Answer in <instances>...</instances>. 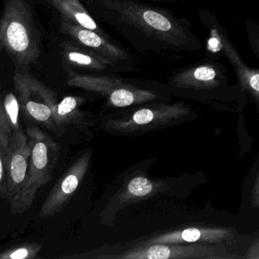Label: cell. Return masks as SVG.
<instances>
[{"instance_id": "6da1fadb", "label": "cell", "mask_w": 259, "mask_h": 259, "mask_svg": "<svg viewBox=\"0 0 259 259\" xmlns=\"http://www.w3.org/2000/svg\"><path fill=\"white\" fill-rule=\"evenodd\" d=\"M104 20L134 28L148 38L154 49L166 52H195L202 49L192 22L165 9L137 0H98Z\"/></svg>"}, {"instance_id": "7a4b0ae2", "label": "cell", "mask_w": 259, "mask_h": 259, "mask_svg": "<svg viewBox=\"0 0 259 259\" xmlns=\"http://www.w3.org/2000/svg\"><path fill=\"white\" fill-rule=\"evenodd\" d=\"M41 34L28 0H4L0 47L19 68L38 61Z\"/></svg>"}, {"instance_id": "3957f363", "label": "cell", "mask_w": 259, "mask_h": 259, "mask_svg": "<svg viewBox=\"0 0 259 259\" xmlns=\"http://www.w3.org/2000/svg\"><path fill=\"white\" fill-rule=\"evenodd\" d=\"M189 113L182 102L142 104L107 113L101 117L99 128L111 136L139 137L169 126Z\"/></svg>"}, {"instance_id": "277c9868", "label": "cell", "mask_w": 259, "mask_h": 259, "mask_svg": "<svg viewBox=\"0 0 259 259\" xmlns=\"http://www.w3.org/2000/svg\"><path fill=\"white\" fill-rule=\"evenodd\" d=\"M198 17L208 33V46L213 49V53L222 54L228 60L236 72L239 85L252 98L259 110V67L254 69L245 63L213 13L200 10ZM245 31L250 49L259 63V23L252 19H246Z\"/></svg>"}, {"instance_id": "5b68a950", "label": "cell", "mask_w": 259, "mask_h": 259, "mask_svg": "<svg viewBox=\"0 0 259 259\" xmlns=\"http://www.w3.org/2000/svg\"><path fill=\"white\" fill-rule=\"evenodd\" d=\"M25 133L31 148L29 168L23 188L10 203L13 214H21L31 208L39 190L52 180L61 154L60 144L37 125H28Z\"/></svg>"}, {"instance_id": "8992f818", "label": "cell", "mask_w": 259, "mask_h": 259, "mask_svg": "<svg viewBox=\"0 0 259 259\" xmlns=\"http://www.w3.org/2000/svg\"><path fill=\"white\" fill-rule=\"evenodd\" d=\"M67 84L104 97L108 110H122L142 104L159 102L165 89L139 87L119 78L81 75L69 71Z\"/></svg>"}, {"instance_id": "52a82bcc", "label": "cell", "mask_w": 259, "mask_h": 259, "mask_svg": "<svg viewBox=\"0 0 259 259\" xmlns=\"http://www.w3.org/2000/svg\"><path fill=\"white\" fill-rule=\"evenodd\" d=\"M15 90L21 111L30 122L52 132L56 136L63 133L57 126L55 112L58 104L55 92L33 76L25 67L19 68L13 76Z\"/></svg>"}, {"instance_id": "ba28073f", "label": "cell", "mask_w": 259, "mask_h": 259, "mask_svg": "<svg viewBox=\"0 0 259 259\" xmlns=\"http://www.w3.org/2000/svg\"><path fill=\"white\" fill-rule=\"evenodd\" d=\"M168 83L174 92L190 96H218L230 90L227 67L212 54L179 69L168 78Z\"/></svg>"}, {"instance_id": "9c48e42d", "label": "cell", "mask_w": 259, "mask_h": 259, "mask_svg": "<svg viewBox=\"0 0 259 259\" xmlns=\"http://www.w3.org/2000/svg\"><path fill=\"white\" fill-rule=\"evenodd\" d=\"M225 243H155L134 246L116 254L115 259H236Z\"/></svg>"}, {"instance_id": "30bf717a", "label": "cell", "mask_w": 259, "mask_h": 259, "mask_svg": "<svg viewBox=\"0 0 259 259\" xmlns=\"http://www.w3.org/2000/svg\"><path fill=\"white\" fill-rule=\"evenodd\" d=\"M168 189L162 180H151L142 171L137 170L125 180L120 189L110 198L101 213V222L111 225L115 217L122 209L153 198Z\"/></svg>"}, {"instance_id": "8fae6325", "label": "cell", "mask_w": 259, "mask_h": 259, "mask_svg": "<svg viewBox=\"0 0 259 259\" xmlns=\"http://www.w3.org/2000/svg\"><path fill=\"white\" fill-rule=\"evenodd\" d=\"M92 157V150L84 151L59 178L40 207V218H51L66 207L85 177Z\"/></svg>"}, {"instance_id": "7c38bea8", "label": "cell", "mask_w": 259, "mask_h": 259, "mask_svg": "<svg viewBox=\"0 0 259 259\" xmlns=\"http://www.w3.org/2000/svg\"><path fill=\"white\" fill-rule=\"evenodd\" d=\"M236 237V231L231 227L191 224L156 233L145 240L142 245L155 243H231Z\"/></svg>"}, {"instance_id": "4fadbf2b", "label": "cell", "mask_w": 259, "mask_h": 259, "mask_svg": "<svg viewBox=\"0 0 259 259\" xmlns=\"http://www.w3.org/2000/svg\"><path fill=\"white\" fill-rule=\"evenodd\" d=\"M30 156L31 148L26 133L23 131L14 133L7 154L8 184L6 200L10 204L21 192L26 181Z\"/></svg>"}, {"instance_id": "5bb4252c", "label": "cell", "mask_w": 259, "mask_h": 259, "mask_svg": "<svg viewBox=\"0 0 259 259\" xmlns=\"http://www.w3.org/2000/svg\"><path fill=\"white\" fill-rule=\"evenodd\" d=\"M60 28L62 32L67 34L74 42L97 53L112 63L128 59L126 52L98 32L78 26L64 18L62 19Z\"/></svg>"}, {"instance_id": "9a60e30c", "label": "cell", "mask_w": 259, "mask_h": 259, "mask_svg": "<svg viewBox=\"0 0 259 259\" xmlns=\"http://www.w3.org/2000/svg\"><path fill=\"white\" fill-rule=\"evenodd\" d=\"M21 107L18 97L8 92L1 97L0 104V150H7L14 133L23 132L19 119Z\"/></svg>"}, {"instance_id": "2e32d148", "label": "cell", "mask_w": 259, "mask_h": 259, "mask_svg": "<svg viewBox=\"0 0 259 259\" xmlns=\"http://www.w3.org/2000/svg\"><path fill=\"white\" fill-rule=\"evenodd\" d=\"M61 48L62 54L66 63L78 69L103 71L113 65L110 60L75 42L63 43Z\"/></svg>"}, {"instance_id": "e0dca14e", "label": "cell", "mask_w": 259, "mask_h": 259, "mask_svg": "<svg viewBox=\"0 0 259 259\" xmlns=\"http://www.w3.org/2000/svg\"><path fill=\"white\" fill-rule=\"evenodd\" d=\"M84 100L81 97H65L57 104L55 112L57 126L64 134L66 127L75 125L78 127L91 126V117L81 110Z\"/></svg>"}, {"instance_id": "ac0fdd59", "label": "cell", "mask_w": 259, "mask_h": 259, "mask_svg": "<svg viewBox=\"0 0 259 259\" xmlns=\"http://www.w3.org/2000/svg\"><path fill=\"white\" fill-rule=\"evenodd\" d=\"M51 5L62 15L63 18L86 29L98 32L104 36L90 13L86 10L79 0H49Z\"/></svg>"}, {"instance_id": "d6986e66", "label": "cell", "mask_w": 259, "mask_h": 259, "mask_svg": "<svg viewBox=\"0 0 259 259\" xmlns=\"http://www.w3.org/2000/svg\"><path fill=\"white\" fill-rule=\"evenodd\" d=\"M41 244L25 243L13 246L0 254V259H34L41 251Z\"/></svg>"}, {"instance_id": "ffe728a7", "label": "cell", "mask_w": 259, "mask_h": 259, "mask_svg": "<svg viewBox=\"0 0 259 259\" xmlns=\"http://www.w3.org/2000/svg\"><path fill=\"white\" fill-rule=\"evenodd\" d=\"M10 148V147H9ZM8 149L0 150V195L7 199L8 172H7V154Z\"/></svg>"}, {"instance_id": "44dd1931", "label": "cell", "mask_w": 259, "mask_h": 259, "mask_svg": "<svg viewBox=\"0 0 259 259\" xmlns=\"http://www.w3.org/2000/svg\"><path fill=\"white\" fill-rule=\"evenodd\" d=\"M251 204L254 208L259 207V172L254 180L251 193Z\"/></svg>"}, {"instance_id": "7402d4cb", "label": "cell", "mask_w": 259, "mask_h": 259, "mask_svg": "<svg viewBox=\"0 0 259 259\" xmlns=\"http://www.w3.org/2000/svg\"><path fill=\"white\" fill-rule=\"evenodd\" d=\"M245 257L248 259H259V238L247 250Z\"/></svg>"}, {"instance_id": "603a6c76", "label": "cell", "mask_w": 259, "mask_h": 259, "mask_svg": "<svg viewBox=\"0 0 259 259\" xmlns=\"http://www.w3.org/2000/svg\"><path fill=\"white\" fill-rule=\"evenodd\" d=\"M155 2H177V1H183V0H152Z\"/></svg>"}]
</instances>
